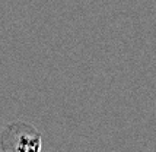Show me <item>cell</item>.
Returning a JSON list of instances; mask_svg holds the SVG:
<instances>
[{
    "label": "cell",
    "instance_id": "cell-1",
    "mask_svg": "<svg viewBox=\"0 0 156 152\" xmlns=\"http://www.w3.org/2000/svg\"><path fill=\"white\" fill-rule=\"evenodd\" d=\"M42 146L41 133L27 121H12L0 132L2 152H40Z\"/></svg>",
    "mask_w": 156,
    "mask_h": 152
}]
</instances>
